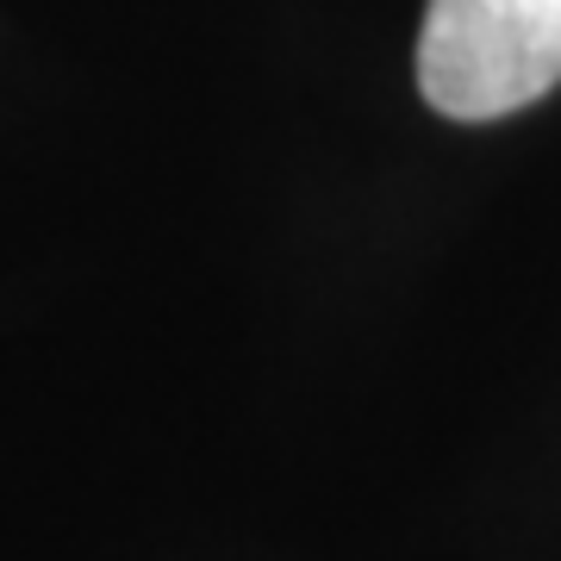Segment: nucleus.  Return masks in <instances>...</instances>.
<instances>
[{
	"instance_id": "f257e3e1",
	"label": "nucleus",
	"mask_w": 561,
	"mask_h": 561,
	"mask_svg": "<svg viewBox=\"0 0 561 561\" xmlns=\"http://www.w3.org/2000/svg\"><path fill=\"white\" fill-rule=\"evenodd\" d=\"M561 81V0H431L419 88L443 119L524 113Z\"/></svg>"
}]
</instances>
